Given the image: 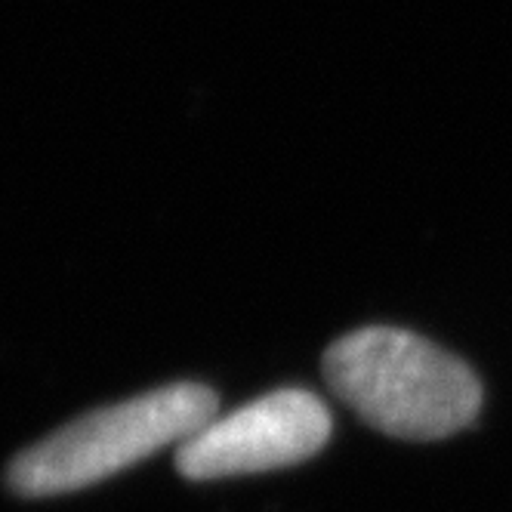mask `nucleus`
<instances>
[{
  "label": "nucleus",
  "mask_w": 512,
  "mask_h": 512,
  "mask_svg": "<svg viewBox=\"0 0 512 512\" xmlns=\"http://www.w3.org/2000/svg\"><path fill=\"white\" fill-rule=\"evenodd\" d=\"M213 417L216 395L207 386L170 383L65 423L25 448L7 479L22 497L81 491L167 445H182Z\"/></svg>",
  "instance_id": "f03ea898"
},
{
  "label": "nucleus",
  "mask_w": 512,
  "mask_h": 512,
  "mask_svg": "<svg viewBox=\"0 0 512 512\" xmlns=\"http://www.w3.org/2000/svg\"><path fill=\"white\" fill-rule=\"evenodd\" d=\"M334 395L374 429L435 442L463 429L482 405V386L466 364L398 327H361L324 355Z\"/></svg>",
  "instance_id": "f257e3e1"
},
{
  "label": "nucleus",
  "mask_w": 512,
  "mask_h": 512,
  "mask_svg": "<svg viewBox=\"0 0 512 512\" xmlns=\"http://www.w3.org/2000/svg\"><path fill=\"white\" fill-rule=\"evenodd\" d=\"M331 438V414L303 389L269 392L229 417H213L179 445L176 466L186 479H229L309 460Z\"/></svg>",
  "instance_id": "7ed1b4c3"
}]
</instances>
